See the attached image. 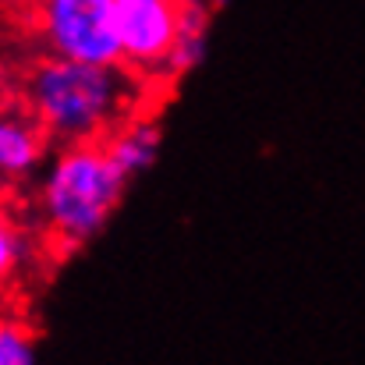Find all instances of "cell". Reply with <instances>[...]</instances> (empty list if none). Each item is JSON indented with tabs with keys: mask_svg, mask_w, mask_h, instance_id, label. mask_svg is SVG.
I'll return each mask as SVG.
<instances>
[{
	"mask_svg": "<svg viewBox=\"0 0 365 365\" xmlns=\"http://www.w3.org/2000/svg\"><path fill=\"white\" fill-rule=\"evenodd\" d=\"M153 93L124 64H82L50 53L21 75V103L53 145L103 142L135 110L149 107Z\"/></svg>",
	"mask_w": 365,
	"mask_h": 365,
	"instance_id": "1",
	"label": "cell"
},
{
	"mask_svg": "<svg viewBox=\"0 0 365 365\" xmlns=\"http://www.w3.org/2000/svg\"><path fill=\"white\" fill-rule=\"evenodd\" d=\"M128 174L114 163L103 142L53 145L36 174L32 217L43 248L71 255L93 242L118 213Z\"/></svg>",
	"mask_w": 365,
	"mask_h": 365,
	"instance_id": "2",
	"label": "cell"
},
{
	"mask_svg": "<svg viewBox=\"0 0 365 365\" xmlns=\"http://www.w3.org/2000/svg\"><path fill=\"white\" fill-rule=\"evenodd\" d=\"M29 29L50 57L121 64L118 0H32Z\"/></svg>",
	"mask_w": 365,
	"mask_h": 365,
	"instance_id": "3",
	"label": "cell"
},
{
	"mask_svg": "<svg viewBox=\"0 0 365 365\" xmlns=\"http://www.w3.org/2000/svg\"><path fill=\"white\" fill-rule=\"evenodd\" d=\"M181 0H118L121 64L142 75L153 89L163 86V68L178 36Z\"/></svg>",
	"mask_w": 365,
	"mask_h": 365,
	"instance_id": "4",
	"label": "cell"
},
{
	"mask_svg": "<svg viewBox=\"0 0 365 365\" xmlns=\"http://www.w3.org/2000/svg\"><path fill=\"white\" fill-rule=\"evenodd\" d=\"M50 135L29 114L25 103L0 100V185L14 188L36 181L39 167L50 156Z\"/></svg>",
	"mask_w": 365,
	"mask_h": 365,
	"instance_id": "5",
	"label": "cell"
},
{
	"mask_svg": "<svg viewBox=\"0 0 365 365\" xmlns=\"http://www.w3.org/2000/svg\"><path fill=\"white\" fill-rule=\"evenodd\" d=\"M103 145H107V153L114 156V163L121 167L124 174H128V181H131V178L145 174L156 163L160 145H163V124H160V118L149 107H142L128 121L118 124L103 138Z\"/></svg>",
	"mask_w": 365,
	"mask_h": 365,
	"instance_id": "6",
	"label": "cell"
},
{
	"mask_svg": "<svg viewBox=\"0 0 365 365\" xmlns=\"http://www.w3.org/2000/svg\"><path fill=\"white\" fill-rule=\"evenodd\" d=\"M210 21H213V4L210 0H181V18H178V36L163 68V86L192 75L206 61V43H210Z\"/></svg>",
	"mask_w": 365,
	"mask_h": 365,
	"instance_id": "7",
	"label": "cell"
},
{
	"mask_svg": "<svg viewBox=\"0 0 365 365\" xmlns=\"http://www.w3.org/2000/svg\"><path fill=\"white\" fill-rule=\"evenodd\" d=\"M39 248H43L39 231H32L25 220H18L11 210L0 206V294H7L21 280L25 266L39 255Z\"/></svg>",
	"mask_w": 365,
	"mask_h": 365,
	"instance_id": "8",
	"label": "cell"
},
{
	"mask_svg": "<svg viewBox=\"0 0 365 365\" xmlns=\"http://www.w3.org/2000/svg\"><path fill=\"white\" fill-rule=\"evenodd\" d=\"M0 365H36V334L25 319L0 316Z\"/></svg>",
	"mask_w": 365,
	"mask_h": 365,
	"instance_id": "9",
	"label": "cell"
},
{
	"mask_svg": "<svg viewBox=\"0 0 365 365\" xmlns=\"http://www.w3.org/2000/svg\"><path fill=\"white\" fill-rule=\"evenodd\" d=\"M11 86H14V64H11V57L0 50V100L7 96Z\"/></svg>",
	"mask_w": 365,
	"mask_h": 365,
	"instance_id": "10",
	"label": "cell"
},
{
	"mask_svg": "<svg viewBox=\"0 0 365 365\" xmlns=\"http://www.w3.org/2000/svg\"><path fill=\"white\" fill-rule=\"evenodd\" d=\"M0 4H4V7H25V11H29L32 0H0Z\"/></svg>",
	"mask_w": 365,
	"mask_h": 365,
	"instance_id": "11",
	"label": "cell"
}]
</instances>
